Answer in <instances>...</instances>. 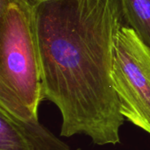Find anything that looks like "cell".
<instances>
[{
  "instance_id": "6da1fadb",
  "label": "cell",
  "mask_w": 150,
  "mask_h": 150,
  "mask_svg": "<svg viewBox=\"0 0 150 150\" xmlns=\"http://www.w3.org/2000/svg\"><path fill=\"white\" fill-rule=\"evenodd\" d=\"M36 36L43 100L62 114L61 135L117 144L125 118L112 80L121 0H26Z\"/></svg>"
},
{
  "instance_id": "7a4b0ae2",
  "label": "cell",
  "mask_w": 150,
  "mask_h": 150,
  "mask_svg": "<svg viewBox=\"0 0 150 150\" xmlns=\"http://www.w3.org/2000/svg\"><path fill=\"white\" fill-rule=\"evenodd\" d=\"M43 101L39 51L26 0H0V108L28 120Z\"/></svg>"
},
{
  "instance_id": "3957f363",
  "label": "cell",
  "mask_w": 150,
  "mask_h": 150,
  "mask_svg": "<svg viewBox=\"0 0 150 150\" xmlns=\"http://www.w3.org/2000/svg\"><path fill=\"white\" fill-rule=\"evenodd\" d=\"M112 80L123 117L150 134V47L128 25L115 38Z\"/></svg>"
},
{
  "instance_id": "277c9868",
  "label": "cell",
  "mask_w": 150,
  "mask_h": 150,
  "mask_svg": "<svg viewBox=\"0 0 150 150\" xmlns=\"http://www.w3.org/2000/svg\"><path fill=\"white\" fill-rule=\"evenodd\" d=\"M6 112L35 150H70L67 144L40 124L38 116L33 117L28 120H22L14 117L8 112Z\"/></svg>"
},
{
  "instance_id": "5b68a950",
  "label": "cell",
  "mask_w": 150,
  "mask_h": 150,
  "mask_svg": "<svg viewBox=\"0 0 150 150\" xmlns=\"http://www.w3.org/2000/svg\"><path fill=\"white\" fill-rule=\"evenodd\" d=\"M121 1L127 25L150 47V0Z\"/></svg>"
},
{
  "instance_id": "8992f818",
  "label": "cell",
  "mask_w": 150,
  "mask_h": 150,
  "mask_svg": "<svg viewBox=\"0 0 150 150\" xmlns=\"http://www.w3.org/2000/svg\"><path fill=\"white\" fill-rule=\"evenodd\" d=\"M0 150H35L2 108H0Z\"/></svg>"
},
{
  "instance_id": "52a82bcc",
  "label": "cell",
  "mask_w": 150,
  "mask_h": 150,
  "mask_svg": "<svg viewBox=\"0 0 150 150\" xmlns=\"http://www.w3.org/2000/svg\"><path fill=\"white\" fill-rule=\"evenodd\" d=\"M77 150H80V149H77Z\"/></svg>"
}]
</instances>
